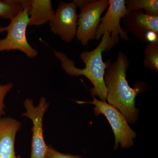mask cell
Here are the masks:
<instances>
[{
    "label": "cell",
    "instance_id": "obj_3",
    "mask_svg": "<svg viewBox=\"0 0 158 158\" xmlns=\"http://www.w3.org/2000/svg\"><path fill=\"white\" fill-rule=\"evenodd\" d=\"M93 100L91 102L77 101L80 104H89L94 106V113L95 116L103 115L107 119L114 134V141L113 148L116 150L118 145L122 148H129L133 146L134 139L137 137V134L130 127L124 116L112 105L106 102L99 100L92 96Z\"/></svg>",
    "mask_w": 158,
    "mask_h": 158
},
{
    "label": "cell",
    "instance_id": "obj_2",
    "mask_svg": "<svg viewBox=\"0 0 158 158\" xmlns=\"http://www.w3.org/2000/svg\"><path fill=\"white\" fill-rule=\"evenodd\" d=\"M110 40V34L105 33L97 47L91 51H84L80 55L85 68L79 69L75 65L73 60L65 54L55 51L54 54L61 62V66L66 73L72 76L83 75L88 78L93 85L90 89L91 95L98 97L100 101L106 102L107 90L104 82L105 71L110 65V62H104L102 57L103 52H107Z\"/></svg>",
    "mask_w": 158,
    "mask_h": 158
},
{
    "label": "cell",
    "instance_id": "obj_5",
    "mask_svg": "<svg viewBox=\"0 0 158 158\" xmlns=\"http://www.w3.org/2000/svg\"><path fill=\"white\" fill-rule=\"evenodd\" d=\"M80 8L76 36L82 45H87L89 40L95 38L101 21V16L109 6L108 0L73 1Z\"/></svg>",
    "mask_w": 158,
    "mask_h": 158
},
{
    "label": "cell",
    "instance_id": "obj_6",
    "mask_svg": "<svg viewBox=\"0 0 158 158\" xmlns=\"http://www.w3.org/2000/svg\"><path fill=\"white\" fill-rule=\"evenodd\" d=\"M109 8L103 17L101 18V23L95 35V39L98 40L105 33L110 34V40L108 51L118 43L119 36L125 40L129 37L126 31L120 25V20L127 14L128 11L124 0H110Z\"/></svg>",
    "mask_w": 158,
    "mask_h": 158
},
{
    "label": "cell",
    "instance_id": "obj_8",
    "mask_svg": "<svg viewBox=\"0 0 158 158\" xmlns=\"http://www.w3.org/2000/svg\"><path fill=\"white\" fill-rule=\"evenodd\" d=\"M127 31L142 41H158V16L148 15L143 10L129 11L123 17Z\"/></svg>",
    "mask_w": 158,
    "mask_h": 158
},
{
    "label": "cell",
    "instance_id": "obj_9",
    "mask_svg": "<svg viewBox=\"0 0 158 158\" xmlns=\"http://www.w3.org/2000/svg\"><path fill=\"white\" fill-rule=\"evenodd\" d=\"M76 4L60 2L57 11L49 21L51 31L59 35L63 41H72L76 36L78 15Z\"/></svg>",
    "mask_w": 158,
    "mask_h": 158
},
{
    "label": "cell",
    "instance_id": "obj_10",
    "mask_svg": "<svg viewBox=\"0 0 158 158\" xmlns=\"http://www.w3.org/2000/svg\"><path fill=\"white\" fill-rule=\"evenodd\" d=\"M21 127L19 122L11 117L0 119V158H21L15 150V136Z\"/></svg>",
    "mask_w": 158,
    "mask_h": 158
},
{
    "label": "cell",
    "instance_id": "obj_15",
    "mask_svg": "<svg viewBox=\"0 0 158 158\" xmlns=\"http://www.w3.org/2000/svg\"><path fill=\"white\" fill-rule=\"evenodd\" d=\"M45 158H83L79 155H73L59 152L51 145H47Z\"/></svg>",
    "mask_w": 158,
    "mask_h": 158
},
{
    "label": "cell",
    "instance_id": "obj_13",
    "mask_svg": "<svg viewBox=\"0 0 158 158\" xmlns=\"http://www.w3.org/2000/svg\"><path fill=\"white\" fill-rule=\"evenodd\" d=\"M21 8L20 0L0 1V17L11 20L16 16Z\"/></svg>",
    "mask_w": 158,
    "mask_h": 158
},
{
    "label": "cell",
    "instance_id": "obj_16",
    "mask_svg": "<svg viewBox=\"0 0 158 158\" xmlns=\"http://www.w3.org/2000/svg\"><path fill=\"white\" fill-rule=\"evenodd\" d=\"M13 88V85L11 83H7L4 85H0V119L2 116L5 115V105L4 101L7 94Z\"/></svg>",
    "mask_w": 158,
    "mask_h": 158
},
{
    "label": "cell",
    "instance_id": "obj_1",
    "mask_svg": "<svg viewBox=\"0 0 158 158\" xmlns=\"http://www.w3.org/2000/svg\"><path fill=\"white\" fill-rule=\"evenodd\" d=\"M129 62L126 55L120 52L116 61L108 67L105 73L104 82L107 90L106 101L108 103L119 110L128 123H135L139 110L136 108L135 100L138 94L146 90L144 82L136 83L131 88L126 79V72Z\"/></svg>",
    "mask_w": 158,
    "mask_h": 158
},
{
    "label": "cell",
    "instance_id": "obj_17",
    "mask_svg": "<svg viewBox=\"0 0 158 158\" xmlns=\"http://www.w3.org/2000/svg\"><path fill=\"white\" fill-rule=\"evenodd\" d=\"M7 27H0V34L6 31Z\"/></svg>",
    "mask_w": 158,
    "mask_h": 158
},
{
    "label": "cell",
    "instance_id": "obj_14",
    "mask_svg": "<svg viewBox=\"0 0 158 158\" xmlns=\"http://www.w3.org/2000/svg\"><path fill=\"white\" fill-rule=\"evenodd\" d=\"M144 65L151 70L158 72V41L149 43L144 50Z\"/></svg>",
    "mask_w": 158,
    "mask_h": 158
},
{
    "label": "cell",
    "instance_id": "obj_7",
    "mask_svg": "<svg viewBox=\"0 0 158 158\" xmlns=\"http://www.w3.org/2000/svg\"><path fill=\"white\" fill-rule=\"evenodd\" d=\"M23 105L26 111L22 116L30 118L33 125L30 158H45L47 145L44 138L43 120L49 104L45 98L42 97L37 106H34L33 100L30 98L26 99Z\"/></svg>",
    "mask_w": 158,
    "mask_h": 158
},
{
    "label": "cell",
    "instance_id": "obj_12",
    "mask_svg": "<svg viewBox=\"0 0 158 158\" xmlns=\"http://www.w3.org/2000/svg\"><path fill=\"white\" fill-rule=\"evenodd\" d=\"M128 12L141 10L148 15L158 16V0H126Z\"/></svg>",
    "mask_w": 158,
    "mask_h": 158
},
{
    "label": "cell",
    "instance_id": "obj_11",
    "mask_svg": "<svg viewBox=\"0 0 158 158\" xmlns=\"http://www.w3.org/2000/svg\"><path fill=\"white\" fill-rule=\"evenodd\" d=\"M28 26H38L48 22L54 16L55 11L49 0L29 1Z\"/></svg>",
    "mask_w": 158,
    "mask_h": 158
},
{
    "label": "cell",
    "instance_id": "obj_4",
    "mask_svg": "<svg viewBox=\"0 0 158 158\" xmlns=\"http://www.w3.org/2000/svg\"><path fill=\"white\" fill-rule=\"evenodd\" d=\"M20 2L21 9L6 27L7 36L4 39H0V52L17 50L32 59L37 56L38 52L29 44L26 36L29 22L28 0H20Z\"/></svg>",
    "mask_w": 158,
    "mask_h": 158
}]
</instances>
